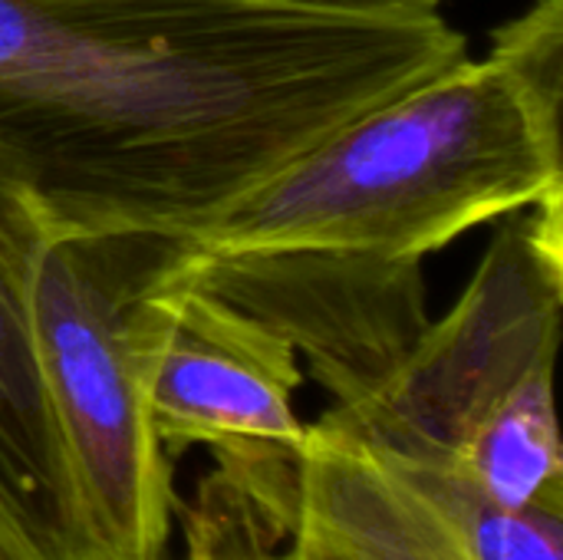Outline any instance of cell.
Returning a JSON list of instances; mask_svg holds the SVG:
<instances>
[{
    "label": "cell",
    "mask_w": 563,
    "mask_h": 560,
    "mask_svg": "<svg viewBox=\"0 0 563 560\" xmlns=\"http://www.w3.org/2000/svg\"><path fill=\"white\" fill-rule=\"evenodd\" d=\"M465 56L439 10L0 0V185L49 234L198 238L294 155Z\"/></svg>",
    "instance_id": "obj_1"
},
{
    "label": "cell",
    "mask_w": 563,
    "mask_h": 560,
    "mask_svg": "<svg viewBox=\"0 0 563 560\" xmlns=\"http://www.w3.org/2000/svg\"><path fill=\"white\" fill-rule=\"evenodd\" d=\"M563 0H534L485 59H459L353 116L238 198L211 251L422 261L459 234L563 205Z\"/></svg>",
    "instance_id": "obj_2"
},
{
    "label": "cell",
    "mask_w": 563,
    "mask_h": 560,
    "mask_svg": "<svg viewBox=\"0 0 563 560\" xmlns=\"http://www.w3.org/2000/svg\"><path fill=\"white\" fill-rule=\"evenodd\" d=\"M198 241L168 231H56L33 271V337L73 475L109 560H168L175 485L152 383Z\"/></svg>",
    "instance_id": "obj_3"
},
{
    "label": "cell",
    "mask_w": 563,
    "mask_h": 560,
    "mask_svg": "<svg viewBox=\"0 0 563 560\" xmlns=\"http://www.w3.org/2000/svg\"><path fill=\"white\" fill-rule=\"evenodd\" d=\"M518 211L462 300L432 320L383 389L320 422L406 469L445 472L511 409L554 389L563 314V205Z\"/></svg>",
    "instance_id": "obj_4"
},
{
    "label": "cell",
    "mask_w": 563,
    "mask_h": 560,
    "mask_svg": "<svg viewBox=\"0 0 563 560\" xmlns=\"http://www.w3.org/2000/svg\"><path fill=\"white\" fill-rule=\"evenodd\" d=\"M422 261L346 251H211L195 281L280 333L333 406H356L389 383L429 330Z\"/></svg>",
    "instance_id": "obj_5"
},
{
    "label": "cell",
    "mask_w": 563,
    "mask_h": 560,
    "mask_svg": "<svg viewBox=\"0 0 563 560\" xmlns=\"http://www.w3.org/2000/svg\"><path fill=\"white\" fill-rule=\"evenodd\" d=\"M198 261V257H195ZM297 350L195 277L181 294L152 383V429L165 452L208 446L221 465L297 455Z\"/></svg>",
    "instance_id": "obj_6"
},
{
    "label": "cell",
    "mask_w": 563,
    "mask_h": 560,
    "mask_svg": "<svg viewBox=\"0 0 563 560\" xmlns=\"http://www.w3.org/2000/svg\"><path fill=\"white\" fill-rule=\"evenodd\" d=\"M43 218L0 185V558L109 560L86 515L33 337Z\"/></svg>",
    "instance_id": "obj_7"
},
{
    "label": "cell",
    "mask_w": 563,
    "mask_h": 560,
    "mask_svg": "<svg viewBox=\"0 0 563 560\" xmlns=\"http://www.w3.org/2000/svg\"><path fill=\"white\" fill-rule=\"evenodd\" d=\"M287 521L297 560H475L462 528L363 442L307 426L294 459L234 479Z\"/></svg>",
    "instance_id": "obj_8"
},
{
    "label": "cell",
    "mask_w": 563,
    "mask_h": 560,
    "mask_svg": "<svg viewBox=\"0 0 563 560\" xmlns=\"http://www.w3.org/2000/svg\"><path fill=\"white\" fill-rule=\"evenodd\" d=\"M393 469L449 512V518L462 528L475 560H563L561 512L508 508L452 475L406 465Z\"/></svg>",
    "instance_id": "obj_9"
},
{
    "label": "cell",
    "mask_w": 563,
    "mask_h": 560,
    "mask_svg": "<svg viewBox=\"0 0 563 560\" xmlns=\"http://www.w3.org/2000/svg\"><path fill=\"white\" fill-rule=\"evenodd\" d=\"M287 3L343 10V13H435L442 0H287Z\"/></svg>",
    "instance_id": "obj_10"
},
{
    "label": "cell",
    "mask_w": 563,
    "mask_h": 560,
    "mask_svg": "<svg viewBox=\"0 0 563 560\" xmlns=\"http://www.w3.org/2000/svg\"><path fill=\"white\" fill-rule=\"evenodd\" d=\"M185 560H297V554H294L290 548H287V551H274V554H264V551H221V548L211 545L208 538L191 535L188 558Z\"/></svg>",
    "instance_id": "obj_11"
},
{
    "label": "cell",
    "mask_w": 563,
    "mask_h": 560,
    "mask_svg": "<svg viewBox=\"0 0 563 560\" xmlns=\"http://www.w3.org/2000/svg\"><path fill=\"white\" fill-rule=\"evenodd\" d=\"M0 560H3V558H0Z\"/></svg>",
    "instance_id": "obj_12"
}]
</instances>
